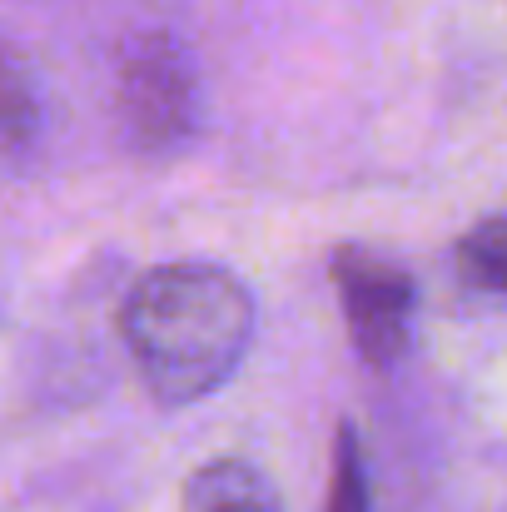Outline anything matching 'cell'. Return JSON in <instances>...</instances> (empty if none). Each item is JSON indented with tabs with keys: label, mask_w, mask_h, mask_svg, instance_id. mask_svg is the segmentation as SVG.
I'll list each match as a JSON object with an SVG mask.
<instances>
[{
	"label": "cell",
	"mask_w": 507,
	"mask_h": 512,
	"mask_svg": "<svg viewBox=\"0 0 507 512\" xmlns=\"http://www.w3.org/2000/svg\"><path fill=\"white\" fill-rule=\"evenodd\" d=\"M115 130L130 155L174 160L204 130V80L174 30H135L115 50Z\"/></svg>",
	"instance_id": "cell-2"
},
{
	"label": "cell",
	"mask_w": 507,
	"mask_h": 512,
	"mask_svg": "<svg viewBox=\"0 0 507 512\" xmlns=\"http://www.w3.org/2000/svg\"><path fill=\"white\" fill-rule=\"evenodd\" d=\"M120 339L160 408L219 393L254 343V294L219 264H160L120 304Z\"/></svg>",
	"instance_id": "cell-1"
},
{
	"label": "cell",
	"mask_w": 507,
	"mask_h": 512,
	"mask_svg": "<svg viewBox=\"0 0 507 512\" xmlns=\"http://www.w3.org/2000/svg\"><path fill=\"white\" fill-rule=\"evenodd\" d=\"M458 269L473 289L507 299V209L483 219V224H473L458 239Z\"/></svg>",
	"instance_id": "cell-6"
},
{
	"label": "cell",
	"mask_w": 507,
	"mask_h": 512,
	"mask_svg": "<svg viewBox=\"0 0 507 512\" xmlns=\"http://www.w3.org/2000/svg\"><path fill=\"white\" fill-rule=\"evenodd\" d=\"M329 279H334L338 309H343V324H348V339L358 348V358L378 373L398 368L408 343H413V319H418V279L363 249V244H343L329 264Z\"/></svg>",
	"instance_id": "cell-3"
},
{
	"label": "cell",
	"mask_w": 507,
	"mask_h": 512,
	"mask_svg": "<svg viewBox=\"0 0 507 512\" xmlns=\"http://www.w3.org/2000/svg\"><path fill=\"white\" fill-rule=\"evenodd\" d=\"M324 512H373V483H368V463H363V443L353 423H338L334 433V473H329Z\"/></svg>",
	"instance_id": "cell-7"
},
{
	"label": "cell",
	"mask_w": 507,
	"mask_h": 512,
	"mask_svg": "<svg viewBox=\"0 0 507 512\" xmlns=\"http://www.w3.org/2000/svg\"><path fill=\"white\" fill-rule=\"evenodd\" d=\"M50 125V100L30 55L0 35V174H20L35 165Z\"/></svg>",
	"instance_id": "cell-4"
},
{
	"label": "cell",
	"mask_w": 507,
	"mask_h": 512,
	"mask_svg": "<svg viewBox=\"0 0 507 512\" xmlns=\"http://www.w3.org/2000/svg\"><path fill=\"white\" fill-rule=\"evenodd\" d=\"M184 512H284V503L259 463L209 458L184 478Z\"/></svg>",
	"instance_id": "cell-5"
}]
</instances>
